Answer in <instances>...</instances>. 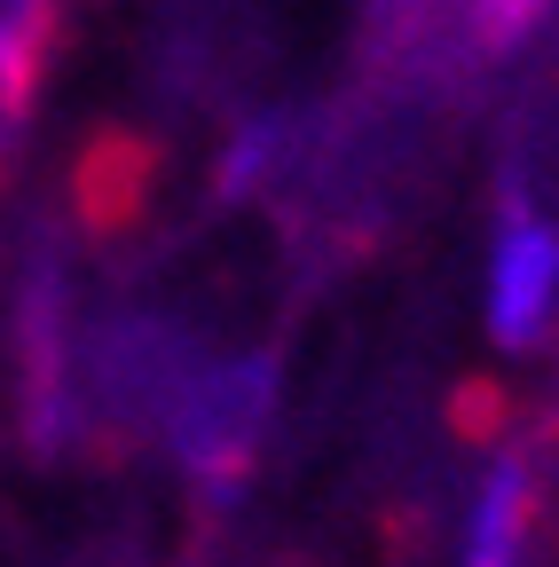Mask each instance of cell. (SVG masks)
Listing matches in <instances>:
<instances>
[{
    "label": "cell",
    "instance_id": "obj_1",
    "mask_svg": "<svg viewBox=\"0 0 559 567\" xmlns=\"http://www.w3.org/2000/svg\"><path fill=\"white\" fill-rule=\"evenodd\" d=\"M276 394H284V371H276L268 347L197 354L182 371V386L158 417V442L205 505H229L252 481V465L268 450V425H276Z\"/></svg>",
    "mask_w": 559,
    "mask_h": 567
},
{
    "label": "cell",
    "instance_id": "obj_2",
    "mask_svg": "<svg viewBox=\"0 0 559 567\" xmlns=\"http://www.w3.org/2000/svg\"><path fill=\"white\" fill-rule=\"evenodd\" d=\"M480 308H488V339L528 354L559 331V221L528 197L497 205L488 229V260H480Z\"/></svg>",
    "mask_w": 559,
    "mask_h": 567
},
{
    "label": "cell",
    "instance_id": "obj_3",
    "mask_svg": "<svg viewBox=\"0 0 559 567\" xmlns=\"http://www.w3.org/2000/svg\"><path fill=\"white\" fill-rule=\"evenodd\" d=\"M457 567H536V457L520 442L488 457Z\"/></svg>",
    "mask_w": 559,
    "mask_h": 567
},
{
    "label": "cell",
    "instance_id": "obj_4",
    "mask_svg": "<svg viewBox=\"0 0 559 567\" xmlns=\"http://www.w3.org/2000/svg\"><path fill=\"white\" fill-rule=\"evenodd\" d=\"M63 17H72V0H0V174H9L17 142L32 126V103H40L48 63H55Z\"/></svg>",
    "mask_w": 559,
    "mask_h": 567
},
{
    "label": "cell",
    "instance_id": "obj_5",
    "mask_svg": "<svg viewBox=\"0 0 559 567\" xmlns=\"http://www.w3.org/2000/svg\"><path fill=\"white\" fill-rule=\"evenodd\" d=\"M449 24H457V48L473 55H505L520 40H536L551 17H559V0H442Z\"/></svg>",
    "mask_w": 559,
    "mask_h": 567
},
{
    "label": "cell",
    "instance_id": "obj_6",
    "mask_svg": "<svg viewBox=\"0 0 559 567\" xmlns=\"http://www.w3.org/2000/svg\"><path fill=\"white\" fill-rule=\"evenodd\" d=\"M363 9H371V24H386V32H402L417 9H426V0H363Z\"/></svg>",
    "mask_w": 559,
    "mask_h": 567
}]
</instances>
